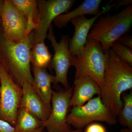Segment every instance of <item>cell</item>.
<instances>
[{
    "label": "cell",
    "mask_w": 132,
    "mask_h": 132,
    "mask_svg": "<svg viewBox=\"0 0 132 132\" xmlns=\"http://www.w3.org/2000/svg\"><path fill=\"white\" fill-rule=\"evenodd\" d=\"M43 128H40L39 130H38V131H37L36 132H43L42 130L43 129Z\"/></svg>",
    "instance_id": "obj_28"
},
{
    "label": "cell",
    "mask_w": 132,
    "mask_h": 132,
    "mask_svg": "<svg viewBox=\"0 0 132 132\" xmlns=\"http://www.w3.org/2000/svg\"><path fill=\"white\" fill-rule=\"evenodd\" d=\"M132 0H122L118 1L115 3L114 7L118 8L123 6L127 7L129 5H132Z\"/></svg>",
    "instance_id": "obj_24"
},
{
    "label": "cell",
    "mask_w": 132,
    "mask_h": 132,
    "mask_svg": "<svg viewBox=\"0 0 132 132\" xmlns=\"http://www.w3.org/2000/svg\"><path fill=\"white\" fill-rule=\"evenodd\" d=\"M1 20L3 34L10 40L20 42L30 35L27 34V20L10 0H4Z\"/></svg>",
    "instance_id": "obj_10"
},
{
    "label": "cell",
    "mask_w": 132,
    "mask_h": 132,
    "mask_svg": "<svg viewBox=\"0 0 132 132\" xmlns=\"http://www.w3.org/2000/svg\"><path fill=\"white\" fill-rule=\"evenodd\" d=\"M125 46L132 49V37L131 36H122L116 41Z\"/></svg>",
    "instance_id": "obj_23"
},
{
    "label": "cell",
    "mask_w": 132,
    "mask_h": 132,
    "mask_svg": "<svg viewBox=\"0 0 132 132\" xmlns=\"http://www.w3.org/2000/svg\"><path fill=\"white\" fill-rule=\"evenodd\" d=\"M34 32L28 38L19 42L7 39L0 26V64L20 86L25 81L32 85L30 53Z\"/></svg>",
    "instance_id": "obj_2"
},
{
    "label": "cell",
    "mask_w": 132,
    "mask_h": 132,
    "mask_svg": "<svg viewBox=\"0 0 132 132\" xmlns=\"http://www.w3.org/2000/svg\"><path fill=\"white\" fill-rule=\"evenodd\" d=\"M108 52L104 87L100 96L103 104L117 118L123 106L122 94L132 88V66L120 59L111 48Z\"/></svg>",
    "instance_id": "obj_1"
},
{
    "label": "cell",
    "mask_w": 132,
    "mask_h": 132,
    "mask_svg": "<svg viewBox=\"0 0 132 132\" xmlns=\"http://www.w3.org/2000/svg\"><path fill=\"white\" fill-rule=\"evenodd\" d=\"M46 38L50 42L54 52L52 58L51 66L54 69L55 75L54 84L61 83L65 90L71 87L68 80V73L69 69L72 66V57L69 47V36H62L60 42L56 40L52 24L50 27Z\"/></svg>",
    "instance_id": "obj_7"
},
{
    "label": "cell",
    "mask_w": 132,
    "mask_h": 132,
    "mask_svg": "<svg viewBox=\"0 0 132 132\" xmlns=\"http://www.w3.org/2000/svg\"><path fill=\"white\" fill-rule=\"evenodd\" d=\"M2 22H1V19H0V26H1Z\"/></svg>",
    "instance_id": "obj_29"
},
{
    "label": "cell",
    "mask_w": 132,
    "mask_h": 132,
    "mask_svg": "<svg viewBox=\"0 0 132 132\" xmlns=\"http://www.w3.org/2000/svg\"><path fill=\"white\" fill-rule=\"evenodd\" d=\"M111 48L120 59L132 66V49L118 42L114 43Z\"/></svg>",
    "instance_id": "obj_20"
},
{
    "label": "cell",
    "mask_w": 132,
    "mask_h": 132,
    "mask_svg": "<svg viewBox=\"0 0 132 132\" xmlns=\"http://www.w3.org/2000/svg\"><path fill=\"white\" fill-rule=\"evenodd\" d=\"M53 56L45 44V40L36 43L32 46L30 61L33 67L46 69L51 65Z\"/></svg>",
    "instance_id": "obj_18"
},
{
    "label": "cell",
    "mask_w": 132,
    "mask_h": 132,
    "mask_svg": "<svg viewBox=\"0 0 132 132\" xmlns=\"http://www.w3.org/2000/svg\"><path fill=\"white\" fill-rule=\"evenodd\" d=\"M123 106L117 117L118 121L123 126L132 130V92L124 93L121 96Z\"/></svg>",
    "instance_id": "obj_19"
},
{
    "label": "cell",
    "mask_w": 132,
    "mask_h": 132,
    "mask_svg": "<svg viewBox=\"0 0 132 132\" xmlns=\"http://www.w3.org/2000/svg\"><path fill=\"white\" fill-rule=\"evenodd\" d=\"M21 87L22 97L20 108L25 109L44 123L48 119L50 112L33 90L31 84L25 81Z\"/></svg>",
    "instance_id": "obj_13"
},
{
    "label": "cell",
    "mask_w": 132,
    "mask_h": 132,
    "mask_svg": "<svg viewBox=\"0 0 132 132\" xmlns=\"http://www.w3.org/2000/svg\"><path fill=\"white\" fill-rule=\"evenodd\" d=\"M27 20V34L29 35L37 27L38 10L36 0H10Z\"/></svg>",
    "instance_id": "obj_16"
},
{
    "label": "cell",
    "mask_w": 132,
    "mask_h": 132,
    "mask_svg": "<svg viewBox=\"0 0 132 132\" xmlns=\"http://www.w3.org/2000/svg\"><path fill=\"white\" fill-rule=\"evenodd\" d=\"M85 132H106V130L102 125L94 123L88 125Z\"/></svg>",
    "instance_id": "obj_21"
},
{
    "label": "cell",
    "mask_w": 132,
    "mask_h": 132,
    "mask_svg": "<svg viewBox=\"0 0 132 132\" xmlns=\"http://www.w3.org/2000/svg\"><path fill=\"white\" fill-rule=\"evenodd\" d=\"M69 132H83L82 130L80 129H76V130H71Z\"/></svg>",
    "instance_id": "obj_27"
},
{
    "label": "cell",
    "mask_w": 132,
    "mask_h": 132,
    "mask_svg": "<svg viewBox=\"0 0 132 132\" xmlns=\"http://www.w3.org/2000/svg\"><path fill=\"white\" fill-rule=\"evenodd\" d=\"M73 92L69 102L70 108L86 104L95 95L100 96L101 89L95 81L84 74L75 75Z\"/></svg>",
    "instance_id": "obj_12"
},
{
    "label": "cell",
    "mask_w": 132,
    "mask_h": 132,
    "mask_svg": "<svg viewBox=\"0 0 132 132\" xmlns=\"http://www.w3.org/2000/svg\"><path fill=\"white\" fill-rule=\"evenodd\" d=\"M38 18L34 32L32 45L45 40L52 22L60 15L67 13L73 6L74 0H38Z\"/></svg>",
    "instance_id": "obj_8"
},
{
    "label": "cell",
    "mask_w": 132,
    "mask_h": 132,
    "mask_svg": "<svg viewBox=\"0 0 132 132\" xmlns=\"http://www.w3.org/2000/svg\"><path fill=\"white\" fill-rule=\"evenodd\" d=\"M102 2L101 0H85L75 9L57 16L53 21L55 26L61 28L75 18L85 15L96 16L100 13V6Z\"/></svg>",
    "instance_id": "obj_15"
},
{
    "label": "cell",
    "mask_w": 132,
    "mask_h": 132,
    "mask_svg": "<svg viewBox=\"0 0 132 132\" xmlns=\"http://www.w3.org/2000/svg\"><path fill=\"white\" fill-rule=\"evenodd\" d=\"M120 132H132V130H130L127 128H123L121 130Z\"/></svg>",
    "instance_id": "obj_26"
},
{
    "label": "cell",
    "mask_w": 132,
    "mask_h": 132,
    "mask_svg": "<svg viewBox=\"0 0 132 132\" xmlns=\"http://www.w3.org/2000/svg\"><path fill=\"white\" fill-rule=\"evenodd\" d=\"M73 89L72 86L65 91H53L51 113L47 120L43 123V127L47 132H69L71 130L67 116Z\"/></svg>",
    "instance_id": "obj_9"
},
{
    "label": "cell",
    "mask_w": 132,
    "mask_h": 132,
    "mask_svg": "<svg viewBox=\"0 0 132 132\" xmlns=\"http://www.w3.org/2000/svg\"><path fill=\"white\" fill-rule=\"evenodd\" d=\"M33 70L34 77L31 85L33 90L51 113L53 93L51 86L54 83V76L48 73L46 69L33 67Z\"/></svg>",
    "instance_id": "obj_14"
},
{
    "label": "cell",
    "mask_w": 132,
    "mask_h": 132,
    "mask_svg": "<svg viewBox=\"0 0 132 132\" xmlns=\"http://www.w3.org/2000/svg\"><path fill=\"white\" fill-rule=\"evenodd\" d=\"M67 121L70 126L80 130L94 121L105 122L110 126H114L118 122L117 118L102 103L100 96L82 105L72 108L68 114Z\"/></svg>",
    "instance_id": "obj_5"
},
{
    "label": "cell",
    "mask_w": 132,
    "mask_h": 132,
    "mask_svg": "<svg viewBox=\"0 0 132 132\" xmlns=\"http://www.w3.org/2000/svg\"><path fill=\"white\" fill-rule=\"evenodd\" d=\"M132 24V5L119 13L97 19L88 35V39L95 40L101 44L104 53L119 38L127 33Z\"/></svg>",
    "instance_id": "obj_3"
},
{
    "label": "cell",
    "mask_w": 132,
    "mask_h": 132,
    "mask_svg": "<svg viewBox=\"0 0 132 132\" xmlns=\"http://www.w3.org/2000/svg\"><path fill=\"white\" fill-rule=\"evenodd\" d=\"M3 3H4V1L0 0V19H1V15L2 12Z\"/></svg>",
    "instance_id": "obj_25"
},
{
    "label": "cell",
    "mask_w": 132,
    "mask_h": 132,
    "mask_svg": "<svg viewBox=\"0 0 132 132\" xmlns=\"http://www.w3.org/2000/svg\"><path fill=\"white\" fill-rule=\"evenodd\" d=\"M115 3H109L98 14L90 19L85 15L75 18L71 22L74 27L75 31L72 38L69 40V47L71 55L75 56L80 53L87 42V37L90 29L99 16L114 7Z\"/></svg>",
    "instance_id": "obj_11"
},
{
    "label": "cell",
    "mask_w": 132,
    "mask_h": 132,
    "mask_svg": "<svg viewBox=\"0 0 132 132\" xmlns=\"http://www.w3.org/2000/svg\"><path fill=\"white\" fill-rule=\"evenodd\" d=\"M0 119L14 127L22 97V89L0 64Z\"/></svg>",
    "instance_id": "obj_6"
},
{
    "label": "cell",
    "mask_w": 132,
    "mask_h": 132,
    "mask_svg": "<svg viewBox=\"0 0 132 132\" xmlns=\"http://www.w3.org/2000/svg\"><path fill=\"white\" fill-rule=\"evenodd\" d=\"M103 52L101 44L95 40L88 39L80 53L72 57L75 75L84 74L104 87V77L108 62V52Z\"/></svg>",
    "instance_id": "obj_4"
},
{
    "label": "cell",
    "mask_w": 132,
    "mask_h": 132,
    "mask_svg": "<svg viewBox=\"0 0 132 132\" xmlns=\"http://www.w3.org/2000/svg\"><path fill=\"white\" fill-rule=\"evenodd\" d=\"M43 123L25 109L20 108L16 117L14 132H36L44 128Z\"/></svg>",
    "instance_id": "obj_17"
},
{
    "label": "cell",
    "mask_w": 132,
    "mask_h": 132,
    "mask_svg": "<svg viewBox=\"0 0 132 132\" xmlns=\"http://www.w3.org/2000/svg\"><path fill=\"white\" fill-rule=\"evenodd\" d=\"M14 127L9 123L0 119V132H14Z\"/></svg>",
    "instance_id": "obj_22"
}]
</instances>
